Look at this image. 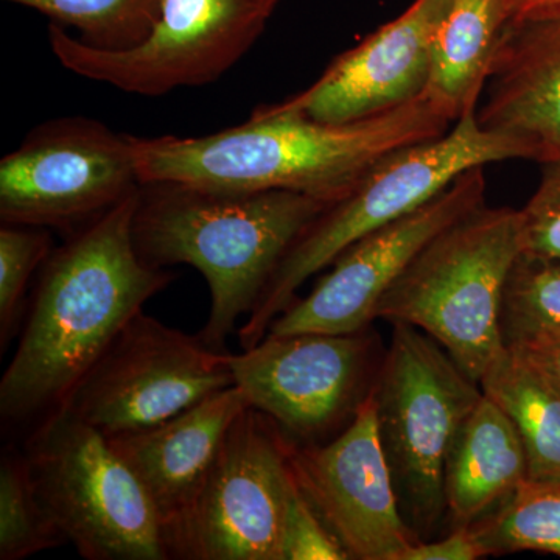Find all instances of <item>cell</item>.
Listing matches in <instances>:
<instances>
[{
	"instance_id": "obj_1",
	"label": "cell",
	"mask_w": 560,
	"mask_h": 560,
	"mask_svg": "<svg viewBox=\"0 0 560 560\" xmlns=\"http://www.w3.org/2000/svg\"><path fill=\"white\" fill-rule=\"evenodd\" d=\"M140 189L73 231L40 267L0 381V420L24 445L68 415L124 327L175 275L140 259L132 221Z\"/></svg>"
},
{
	"instance_id": "obj_2",
	"label": "cell",
	"mask_w": 560,
	"mask_h": 560,
	"mask_svg": "<svg viewBox=\"0 0 560 560\" xmlns=\"http://www.w3.org/2000/svg\"><path fill=\"white\" fill-rule=\"evenodd\" d=\"M453 121L429 95L349 124L260 106L238 127L202 138H132L142 186L290 190L335 205L383 158L441 138Z\"/></svg>"
},
{
	"instance_id": "obj_3",
	"label": "cell",
	"mask_w": 560,
	"mask_h": 560,
	"mask_svg": "<svg viewBox=\"0 0 560 560\" xmlns=\"http://www.w3.org/2000/svg\"><path fill=\"white\" fill-rule=\"evenodd\" d=\"M330 202L290 190L220 191L183 184L140 187L132 238L154 268L190 265L212 298L200 338L226 352L276 268Z\"/></svg>"
},
{
	"instance_id": "obj_4",
	"label": "cell",
	"mask_w": 560,
	"mask_h": 560,
	"mask_svg": "<svg viewBox=\"0 0 560 560\" xmlns=\"http://www.w3.org/2000/svg\"><path fill=\"white\" fill-rule=\"evenodd\" d=\"M506 160H522L521 153L510 140L481 128L477 109L464 114L441 138L383 158L291 246L237 330L242 350L259 345L272 320L296 300L298 290L342 250L433 200L471 168Z\"/></svg>"
},
{
	"instance_id": "obj_5",
	"label": "cell",
	"mask_w": 560,
	"mask_h": 560,
	"mask_svg": "<svg viewBox=\"0 0 560 560\" xmlns=\"http://www.w3.org/2000/svg\"><path fill=\"white\" fill-rule=\"evenodd\" d=\"M521 254V210L481 205L420 250L382 298L377 318L418 327L480 385L506 349L501 308Z\"/></svg>"
},
{
	"instance_id": "obj_6",
	"label": "cell",
	"mask_w": 560,
	"mask_h": 560,
	"mask_svg": "<svg viewBox=\"0 0 560 560\" xmlns=\"http://www.w3.org/2000/svg\"><path fill=\"white\" fill-rule=\"evenodd\" d=\"M393 324V340L372 386L378 431L415 533L429 536L447 512L445 460L482 390L440 342L410 324Z\"/></svg>"
},
{
	"instance_id": "obj_7",
	"label": "cell",
	"mask_w": 560,
	"mask_h": 560,
	"mask_svg": "<svg viewBox=\"0 0 560 560\" xmlns=\"http://www.w3.org/2000/svg\"><path fill=\"white\" fill-rule=\"evenodd\" d=\"M40 500L88 560H168L160 517L108 438L65 415L21 445Z\"/></svg>"
},
{
	"instance_id": "obj_8",
	"label": "cell",
	"mask_w": 560,
	"mask_h": 560,
	"mask_svg": "<svg viewBox=\"0 0 560 560\" xmlns=\"http://www.w3.org/2000/svg\"><path fill=\"white\" fill-rule=\"evenodd\" d=\"M291 482L289 438L246 407L194 506L165 539L168 560H282Z\"/></svg>"
},
{
	"instance_id": "obj_9",
	"label": "cell",
	"mask_w": 560,
	"mask_h": 560,
	"mask_svg": "<svg viewBox=\"0 0 560 560\" xmlns=\"http://www.w3.org/2000/svg\"><path fill=\"white\" fill-rule=\"evenodd\" d=\"M268 16L256 0H164L150 35L125 50H102L51 24L62 68L128 94L158 97L219 80L259 39Z\"/></svg>"
},
{
	"instance_id": "obj_10",
	"label": "cell",
	"mask_w": 560,
	"mask_h": 560,
	"mask_svg": "<svg viewBox=\"0 0 560 560\" xmlns=\"http://www.w3.org/2000/svg\"><path fill=\"white\" fill-rule=\"evenodd\" d=\"M140 187L132 136L66 117L33 130L0 162V219L72 234Z\"/></svg>"
},
{
	"instance_id": "obj_11",
	"label": "cell",
	"mask_w": 560,
	"mask_h": 560,
	"mask_svg": "<svg viewBox=\"0 0 560 560\" xmlns=\"http://www.w3.org/2000/svg\"><path fill=\"white\" fill-rule=\"evenodd\" d=\"M235 386L230 352L140 312L83 383L68 415L106 438L175 418Z\"/></svg>"
},
{
	"instance_id": "obj_12",
	"label": "cell",
	"mask_w": 560,
	"mask_h": 560,
	"mask_svg": "<svg viewBox=\"0 0 560 560\" xmlns=\"http://www.w3.org/2000/svg\"><path fill=\"white\" fill-rule=\"evenodd\" d=\"M374 342L355 334L267 335L230 353L235 386L291 441L320 444L340 434L366 399Z\"/></svg>"
},
{
	"instance_id": "obj_13",
	"label": "cell",
	"mask_w": 560,
	"mask_h": 560,
	"mask_svg": "<svg viewBox=\"0 0 560 560\" xmlns=\"http://www.w3.org/2000/svg\"><path fill=\"white\" fill-rule=\"evenodd\" d=\"M485 167L471 168L433 200L350 245L329 275L296 298L267 335L355 334L377 319L386 291L442 231L485 205Z\"/></svg>"
},
{
	"instance_id": "obj_14",
	"label": "cell",
	"mask_w": 560,
	"mask_h": 560,
	"mask_svg": "<svg viewBox=\"0 0 560 560\" xmlns=\"http://www.w3.org/2000/svg\"><path fill=\"white\" fill-rule=\"evenodd\" d=\"M290 467L298 486L350 558L400 560L418 541L400 511L378 431L374 389L361 401L349 425L330 441L300 444L290 440Z\"/></svg>"
},
{
	"instance_id": "obj_15",
	"label": "cell",
	"mask_w": 560,
	"mask_h": 560,
	"mask_svg": "<svg viewBox=\"0 0 560 560\" xmlns=\"http://www.w3.org/2000/svg\"><path fill=\"white\" fill-rule=\"evenodd\" d=\"M452 0H415L276 108L324 124H349L407 105L429 86L434 33Z\"/></svg>"
},
{
	"instance_id": "obj_16",
	"label": "cell",
	"mask_w": 560,
	"mask_h": 560,
	"mask_svg": "<svg viewBox=\"0 0 560 560\" xmlns=\"http://www.w3.org/2000/svg\"><path fill=\"white\" fill-rule=\"evenodd\" d=\"M481 128L522 160L560 158V18L510 21L490 68Z\"/></svg>"
},
{
	"instance_id": "obj_17",
	"label": "cell",
	"mask_w": 560,
	"mask_h": 560,
	"mask_svg": "<svg viewBox=\"0 0 560 560\" xmlns=\"http://www.w3.org/2000/svg\"><path fill=\"white\" fill-rule=\"evenodd\" d=\"M246 407L245 394L232 386L160 425L108 438L145 489L164 541L194 506L228 430Z\"/></svg>"
},
{
	"instance_id": "obj_18",
	"label": "cell",
	"mask_w": 560,
	"mask_h": 560,
	"mask_svg": "<svg viewBox=\"0 0 560 560\" xmlns=\"http://www.w3.org/2000/svg\"><path fill=\"white\" fill-rule=\"evenodd\" d=\"M526 480L528 460L514 423L482 394L445 460V506L453 526L480 521Z\"/></svg>"
},
{
	"instance_id": "obj_19",
	"label": "cell",
	"mask_w": 560,
	"mask_h": 560,
	"mask_svg": "<svg viewBox=\"0 0 560 560\" xmlns=\"http://www.w3.org/2000/svg\"><path fill=\"white\" fill-rule=\"evenodd\" d=\"M510 16V0H452L434 33L425 94L455 124L477 109Z\"/></svg>"
},
{
	"instance_id": "obj_20",
	"label": "cell",
	"mask_w": 560,
	"mask_h": 560,
	"mask_svg": "<svg viewBox=\"0 0 560 560\" xmlns=\"http://www.w3.org/2000/svg\"><path fill=\"white\" fill-rule=\"evenodd\" d=\"M482 394L514 423L528 480H560V389L528 360L506 348L480 381Z\"/></svg>"
},
{
	"instance_id": "obj_21",
	"label": "cell",
	"mask_w": 560,
	"mask_h": 560,
	"mask_svg": "<svg viewBox=\"0 0 560 560\" xmlns=\"http://www.w3.org/2000/svg\"><path fill=\"white\" fill-rule=\"evenodd\" d=\"M469 526L486 556L537 551L560 558V480L523 481Z\"/></svg>"
},
{
	"instance_id": "obj_22",
	"label": "cell",
	"mask_w": 560,
	"mask_h": 560,
	"mask_svg": "<svg viewBox=\"0 0 560 560\" xmlns=\"http://www.w3.org/2000/svg\"><path fill=\"white\" fill-rule=\"evenodd\" d=\"M65 544L40 500L27 453L7 445L0 458V560H24Z\"/></svg>"
},
{
	"instance_id": "obj_23",
	"label": "cell",
	"mask_w": 560,
	"mask_h": 560,
	"mask_svg": "<svg viewBox=\"0 0 560 560\" xmlns=\"http://www.w3.org/2000/svg\"><path fill=\"white\" fill-rule=\"evenodd\" d=\"M80 32L81 40L102 50L138 46L161 16L164 0H5Z\"/></svg>"
},
{
	"instance_id": "obj_24",
	"label": "cell",
	"mask_w": 560,
	"mask_h": 560,
	"mask_svg": "<svg viewBox=\"0 0 560 560\" xmlns=\"http://www.w3.org/2000/svg\"><path fill=\"white\" fill-rule=\"evenodd\" d=\"M504 345L560 334V265L518 257L501 308Z\"/></svg>"
},
{
	"instance_id": "obj_25",
	"label": "cell",
	"mask_w": 560,
	"mask_h": 560,
	"mask_svg": "<svg viewBox=\"0 0 560 560\" xmlns=\"http://www.w3.org/2000/svg\"><path fill=\"white\" fill-rule=\"evenodd\" d=\"M46 228L2 223L0 228V348L20 335L27 312V289L32 276L51 253Z\"/></svg>"
},
{
	"instance_id": "obj_26",
	"label": "cell",
	"mask_w": 560,
	"mask_h": 560,
	"mask_svg": "<svg viewBox=\"0 0 560 560\" xmlns=\"http://www.w3.org/2000/svg\"><path fill=\"white\" fill-rule=\"evenodd\" d=\"M541 165L539 187L521 210L522 254L560 265V158Z\"/></svg>"
},
{
	"instance_id": "obj_27",
	"label": "cell",
	"mask_w": 560,
	"mask_h": 560,
	"mask_svg": "<svg viewBox=\"0 0 560 560\" xmlns=\"http://www.w3.org/2000/svg\"><path fill=\"white\" fill-rule=\"evenodd\" d=\"M349 559L352 558L348 550L319 517L293 477L283 523L282 560Z\"/></svg>"
},
{
	"instance_id": "obj_28",
	"label": "cell",
	"mask_w": 560,
	"mask_h": 560,
	"mask_svg": "<svg viewBox=\"0 0 560 560\" xmlns=\"http://www.w3.org/2000/svg\"><path fill=\"white\" fill-rule=\"evenodd\" d=\"M480 541L470 526H459L438 541H415L400 560H475L485 558Z\"/></svg>"
},
{
	"instance_id": "obj_29",
	"label": "cell",
	"mask_w": 560,
	"mask_h": 560,
	"mask_svg": "<svg viewBox=\"0 0 560 560\" xmlns=\"http://www.w3.org/2000/svg\"><path fill=\"white\" fill-rule=\"evenodd\" d=\"M506 348L539 368L560 389V334L540 335Z\"/></svg>"
},
{
	"instance_id": "obj_30",
	"label": "cell",
	"mask_w": 560,
	"mask_h": 560,
	"mask_svg": "<svg viewBox=\"0 0 560 560\" xmlns=\"http://www.w3.org/2000/svg\"><path fill=\"white\" fill-rule=\"evenodd\" d=\"M511 21L560 18V0H510Z\"/></svg>"
},
{
	"instance_id": "obj_31",
	"label": "cell",
	"mask_w": 560,
	"mask_h": 560,
	"mask_svg": "<svg viewBox=\"0 0 560 560\" xmlns=\"http://www.w3.org/2000/svg\"><path fill=\"white\" fill-rule=\"evenodd\" d=\"M256 2L259 3V7L261 10H264V13L270 18L272 11L276 10V7H278L282 0H256Z\"/></svg>"
}]
</instances>
